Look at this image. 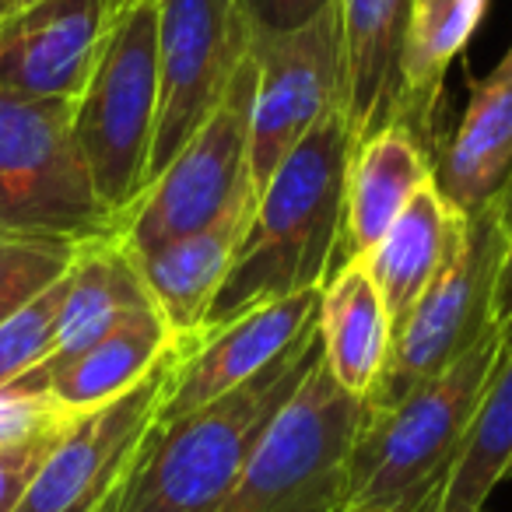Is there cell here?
I'll return each instance as SVG.
<instances>
[{
    "label": "cell",
    "instance_id": "obj_1",
    "mask_svg": "<svg viewBox=\"0 0 512 512\" xmlns=\"http://www.w3.org/2000/svg\"><path fill=\"white\" fill-rule=\"evenodd\" d=\"M351 151L355 137L348 116L344 109H334L278 165L260 193L253 225L207 313L204 330L225 327L267 302L323 288L341 242Z\"/></svg>",
    "mask_w": 512,
    "mask_h": 512
},
{
    "label": "cell",
    "instance_id": "obj_2",
    "mask_svg": "<svg viewBox=\"0 0 512 512\" xmlns=\"http://www.w3.org/2000/svg\"><path fill=\"white\" fill-rule=\"evenodd\" d=\"M320 355L313 330L225 397L179 418H155L109 512H211Z\"/></svg>",
    "mask_w": 512,
    "mask_h": 512
},
{
    "label": "cell",
    "instance_id": "obj_3",
    "mask_svg": "<svg viewBox=\"0 0 512 512\" xmlns=\"http://www.w3.org/2000/svg\"><path fill=\"white\" fill-rule=\"evenodd\" d=\"M502 348L505 337L491 327L467 355L397 404L365 407L344 512H432Z\"/></svg>",
    "mask_w": 512,
    "mask_h": 512
},
{
    "label": "cell",
    "instance_id": "obj_4",
    "mask_svg": "<svg viewBox=\"0 0 512 512\" xmlns=\"http://www.w3.org/2000/svg\"><path fill=\"white\" fill-rule=\"evenodd\" d=\"M155 116L158 0H120L92 74L74 99V141L116 221L148 186Z\"/></svg>",
    "mask_w": 512,
    "mask_h": 512
},
{
    "label": "cell",
    "instance_id": "obj_5",
    "mask_svg": "<svg viewBox=\"0 0 512 512\" xmlns=\"http://www.w3.org/2000/svg\"><path fill=\"white\" fill-rule=\"evenodd\" d=\"M362 421L365 400L344 393L320 355L211 512H344Z\"/></svg>",
    "mask_w": 512,
    "mask_h": 512
},
{
    "label": "cell",
    "instance_id": "obj_6",
    "mask_svg": "<svg viewBox=\"0 0 512 512\" xmlns=\"http://www.w3.org/2000/svg\"><path fill=\"white\" fill-rule=\"evenodd\" d=\"M0 235L88 242L116 235L74 141V102L0 88Z\"/></svg>",
    "mask_w": 512,
    "mask_h": 512
},
{
    "label": "cell",
    "instance_id": "obj_7",
    "mask_svg": "<svg viewBox=\"0 0 512 512\" xmlns=\"http://www.w3.org/2000/svg\"><path fill=\"white\" fill-rule=\"evenodd\" d=\"M502 200L477 214H460L442 271L393 323V341L365 407H390L425 379L446 372L491 330V295L502 267Z\"/></svg>",
    "mask_w": 512,
    "mask_h": 512
},
{
    "label": "cell",
    "instance_id": "obj_8",
    "mask_svg": "<svg viewBox=\"0 0 512 512\" xmlns=\"http://www.w3.org/2000/svg\"><path fill=\"white\" fill-rule=\"evenodd\" d=\"M253 88L256 60L249 53L211 120L179 148V155L116 221V242L127 253H144V249L193 235L242 200L260 197L249 172Z\"/></svg>",
    "mask_w": 512,
    "mask_h": 512
},
{
    "label": "cell",
    "instance_id": "obj_9",
    "mask_svg": "<svg viewBox=\"0 0 512 512\" xmlns=\"http://www.w3.org/2000/svg\"><path fill=\"white\" fill-rule=\"evenodd\" d=\"M249 46L239 0H158V116L148 183L211 120Z\"/></svg>",
    "mask_w": 512,
    "mask_h": 512
},
{
    "label": "cell",
    "instance_id": "obj_10",
    "mask_svg": "<svg viewBox=\"0 0 512 512\" xmlns=\"http://www.w3.org/2000/svg\"><path fill=\"white\" fill-rule=\"evenodd\" d=\"M256 60L249 172L264 193L278 165L334 109H344V50L337 4L306 29L274 39H253Z\"/></svg>",
    "mask_w": 512,
    "mask_h": 512
},
{
    "label": "cell",
    "instance_id": "obj_11",
    "mask_svg": "<svg viewBox=\"0 0 512 512\" xmlns=\"http://www.w3.org/2000/svg\"><path fill=\"white\" fill-rule=\"evenodd\" d=\"M179 344L148 379L71 421L53 442L15 512H109L162 407Z\"/></svg>",
    "mask_w": 512,
    "mask_h": 512
},
{
    "label": "cell",
    "instance_id": "obj_12",
    "mask_svg": "<svg viewBox=\"0 0 512 512\" xmlns=\"http://www.w3.org/2000/svg\"><path fill=\"white\" fill-rule=\"evenodd\" d=\"M316 316H320V288L267 302V306L235 316L225 327L204 330L193 341H179V358L172 365L158 421L179 418L249 383L274 358H281L302 337L313 334Z\"/></svg>",
    "mask_w": 512,
    "mask_h": 512
},
{
    "label": "cell",
    "instance_id": "obj_13",
    "mask_svg": "<svg viewBox=\"0 0 512 512\" xmlns=\"http://www.w3.org/2000/svg\"><path fill=\"white\" fill-rule=\"evenodd\" d=\"M120 0H32L0 18V88L74 102Z\"/></svg>",
    "mask_w": 512,
    "mask_h": 512
},
{
    "label": "cell",
    "instance_id": "obj_14",
    "mask_svg": "<svg viewBox=\"0 0 512 512\" xmlns=\"http://www.w3.org/2000/svg\"><path fill=\"white\" fill-rule=\"evenodd\" d=\"M432 186L453 214H477L512 186V43L470 95L432 158Z\"/></svg>",
    "mask_w": 512,
    "mask_h": 512
},
{
    "label": "cell",
    "instance_id": "obj_15",
    "mask_svg": "<svg viewBox=\"0 0 512 512\" xmlns=\"http://www.w3.org/2000/svg\"><path fill=\"white\" fill-rule=\"evenodd\" d=\"M148 306H155V302H151L130 253L116 242V235L81 242L71 271H67V292L57 313L50 355L11 386L43 390L53 372L85 355L109 330H116L123 320H130Z\"/></svg>",
    "mask_w": 512,
    "mask_h": 512
},
{
    "label": "cell",
    "instance_id": "obj_16",
    "mask_svg": "<svg viewBox=\"0 0 512 512\" xmlns=\"http://www.w3.org/2000/svg\"><path fill=\"white\" fill-rule=\"evenodd\" d=\"M256 204L260 197H249L200 232L144 249V253H130L151 302L179 341H193L204 330L207 313L232 271L235 253L253 225Z\"/></svg>",
    "mask_w": 512,
    "mask_h": 512
},
{
    "label": "cell",
    "instance_id": "obj_17",
    "mask_svg": "<svg viewBox=\"0 0 512 512\" xmlns=\"http://www.w3.org/2000/svg\"><path fill=\"white\" fill-rule=\"evenodd\" d=\"M425 183H432V151L404 123H390L358 141L344 179V221L334 271L348 260H362Z\"/></svg>",
    "mask_w": 512,
    "mask_h": 512
},
{
    "label": "cell",
    "instance_id": "obj_18",
    "mask_svg": "<svg viewBox=\"0 0 512 512\" xmlns=\"http://www.w3.org/2000/svg\"><path fill=\"white\" fill-rule=\"evenodd\" d=\"M407 15L411 0H337L344 50V116L355 144L390 123H400Z\"/></svg>",
    "mask_w": 512,
    "mask_h": 512
},
{
    "label": "cell",
    "instance_id": "obj_19",
    "mask_svg": "<svg viewBox=\"0 0 512 512\" xmlns=\"http://www.w3.org/2000/svg\"><path fill=\"white\" fill-rule=\"evenodd\" d=\"M488 4L491 0H411L404 64H400L404 78L400 123L432 151V158L446 137L442 134L446 74L481 29Z\"/></svg>",
    "mask_w": 512,
    "mask_h": 512
},
{
    "label": "cell",
    "instance_id": "obj_20",
    "mask_svg": "<svg viewBox=\"0 0 512 512\" xmlns=\"http://www.w3.org/2000/svg\"><path fill=\"white\" fill-rule=\"evenodd\" d=\"M320 330L323 365L344 393L365 400L376 386L379 372L390 355L393 320L358 260L341 264L320 288Z\"/></svg>",
    "mask_w": 512,
    "mask_h": 512
},
{
    "label": "cell",
    "instance_id": "obj_21",
    "mask_svg": "<svg viewBox=\"0 0 512 512\" xmlns=\"http://www.w3.org/2000/svg\"><path fill=\"white\" fill-rule=\"evenodd\" d=\"M176 344L179 337L162 320V313L148 306L109 330L85 355L53 372L43 390H50L53 400L71 414H88L95 407L113 404L141 379H148Z\"/></svg>",
    "mask_w": 512,
    "mask_h": 512
},
{
    "label": "cell",
    "instance_id": "obj_22",
    "mask_svg": "<svg viewBox=\"0 0 512 512\" xmlns=\"http://www.w3.org/2000/svg\"><path fill=\"white\" fill-rule=\"evenodd\" d=\"M456 225H460V214L449 211L435 186L425 183L400 211V218L386 228L383 239L358 260L376 281L393 323L418 302V295L442 271L453 249Z\"/></svg>",
    "mask_w": 512,
    "mask_h": 512
},
{
    "label": "cell",
    "instance_id": "obj_23",
    "mask_svg": "<svg viewBox=\"0 0 512 512\" xmlns=\"http://www.w3.org/2000/svg\"><path fill=\"white\" fill-rule=\"evenodd\" d=\"M512 477V341L484 386L453 467L432 512H484L495 488Z\"/></svg>",
    "mask_w": 512,
    "mask_h": 512
},
{
    "label": "cell",
    "instance_id": "obj_24",
    "mask_svg": "<svg viewBox=\"0 0 512 512\" xmlns=\"http://www.w3.org/2000/svg\"><path fill=\"white\" fill-rule=\"evenodd\" d=\"M81 242L0 235V323L71 271Z\"/></svg>",
    "mask_w": 512,
    "mask_h": 512
},
{
    "label": "cell",
    "instance_id": "obj_25",
    "mask_svg": "<svg viewBox=\"0 0 512 512\" xmlns=\"http://www.w3.org/2000/svg\"><path fill=\"white\" fill-rule=\"evenodd\" d=\"M67 292V274L50 285L43 295L22 306L15 316L0 323V390L32 372L53 348V330H57V313Z\"/></svg>",
    "mask_w": 512,
    "mask_h": 512
},
{
    "label": "cell",
    "instance_id": "obj_26",
    "mask_svg": "<svg viewBox=\"0 0 512 512\" xmlns=\"http://www.w3.org/2000/svg\"><path fill=\"white\" fill-rule=\"evenodd\" d=\"M74 418H81V414L60 407L50 390L4 386L0 390V449L53 439V435L67 432Z\"/></svg>",
    "mask_w": 512,
    "mask_h": 512
},
{
    "label": "cell",
    "instance_id": "obj_27",
    "mask_svg": "<svg viewBox=\"0 0 512 512\" xmlns=\"http://www.w3.org/2000/svg\"><path fill=\"white\" fill-rule=\"evenodd\" d=\"M334 4L337 0H239L253 39H274L306 29Z\"/></svg>",
    "mask_w": 512,
    "mask_h": 512
},
{
    "label": "cell",
    "instance_id": "obj_28",
    "mask_svg": "<svg viewBox=\"0 0 512 512\" xmlns=\"http://www.w3.org/2000/svg\"><path fill=\"white\" fill-rule=\"evenodd\" d=\"M60 435H64V432H60ZM60 435L29 442V446L0 449V512H15L18 509L25 488H29L32 477H36L39 463L46 460V453H50L53 442H57Z\"/></svg>",
    "mask_w": 512,
    "mask_h": 512
},
{
    "label": "cell",
    "instance_id": "obj_29",
    "mask_svg": "<svg viewBox=\"0 0 512 512\" xmlns=\"http://www.w3.org/2000/svg\"><path fill=\"white\" fill-rule=\"evenodd\" d=\"M502 235H505V253L495 278V295H491V327L509 344L512 341V186L502 197Z\"/></svg>",
    "mask_w": 512,
    "mask_h": 512
},
{
    "label": "cell",
    "instance_id": "obj_30",
    "mask_svg": "<svg viewBox=\"0 0 512 512\" xmlns=\"http://www.w3.org/2000/svg\"><path fill=\"white\" fill-rule=\"evenodd\" d=\"M18 8H22V0H0V18H8Z\"/></svg>",
    "mask_w": 512,
    "mask_h": 512
},
{
    "label": "cell",
    "instance_id": "obj_31",
    "mask_svg": "<svg viewBox=\"0 0 512 512\" xmlns=\"http://www.w3.org/2000/svg\"><path fill=\"white\" fill-rule=\"evenodd\" d=\"M25 4H32V0H22V8H25Z\"/></svg>",
    "mask_w": 512,
    "mask_h": 512
}]
</instances>
